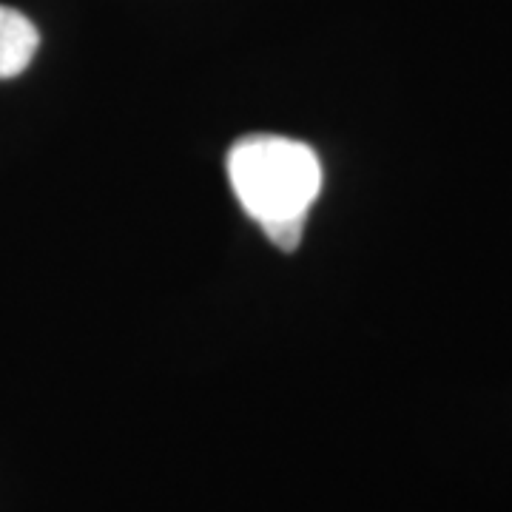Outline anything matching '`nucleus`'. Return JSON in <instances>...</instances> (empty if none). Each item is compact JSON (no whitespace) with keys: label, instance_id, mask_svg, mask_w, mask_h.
<instances>
[{"label":"nucleus","instance_id":"nucleus-1","mask_svg":"<svg viewBox=\"0 0 512 512\" xmlns=\"http://www.w3.org/2000/svg\"><path fill=\"white\" fill-rule=\"evenodd\" d=\"M228 180L239 205L265 237L282 251H293L308 211L322 191V163L316 151L279 134H251L228 151Z\"/></svg>","mask_w":512,"mask_h":512},{"label":"nucleus","instance_id":"nucleus-2","mask_svg":"<svg viewBox=\"0 0 512 512\" xmlns=\"http://www.w3.org/2000/svg\"><path fill=\"white\" fill-rule=\"evenodd\" d=\"M40 35L35 23L12 6H0V80L18 77L35 60Z\"/></svg>","mask_w":512,"mask_h":512}]
</instances>
